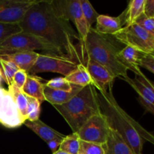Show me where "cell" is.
<instances>
[{
  "label": "cell",
  "mask_w": 154,
  "mask_h": 154,
  "mask_svg": "<svg viewBox=\"0 0 154 154\" xmlns=\"http://www.w3.org/2000/svg\"><path fill=\"white\" fill-rule=\"evenodd\" d=\"M22 31L35 35L52 45L60 56L82 64L81 43L70 22L54 13L50 1H36L19 23Z\"/></svg>",
  "instance_id": "6da1fadb"
},
{
  "label": "cell",
  "mask_w": 154,
  "mask_h": 154,
  "mask_svg": "<svg viewBox=\"0 0 154 154\" xmlns=\"http://www.w3.org/2000/svg\"><path fill=\"white\" fill-rule=\"evenodd\" d=\"M112 87L107 90H98L101 112L110 127L121 135L135 153L142 154L146 141L154 145V134L146 130L119 105L113 94Z\"/></svg>",
  "instance_id": "7a4b0ae2"
},
{
  "label": "cell",
  "mask_w": 154,
  "mask_h": 154,
  "mask_svg": "<svg viewBox=\"0 0 154 154\" xmlns=\"http://www.w3.org/2000/svg\"><path fill=\"white\" fill-rule=\"evenodd\" d=\"M119 43L113 35L101 34L92 27L87 35L84 50L87 57L105 66L115 78L122 79L128 76V70L118 60V53L122 49Z\"/></svg>",
  "instance_id": "3957f363"
},
{
  "label": "cell",
  "mask_w": 154,
  "mask_h": 154,
  "mask_svg": "<svg viewBox=\"0 0 154 154\" xmlns=\"http://www.w3.org/2000/svg\"><path fill=\"white\" fill-rule=\"evenodd\" d=\"M54 107L66 120L73 132H78L93 116L101 114L98 90L93 85L83 87L69 102Z\"/></svg>",
  "instance_id": "277c9868"
},
{
  "label": "cell",
  "mask_w": 154,
  "mask_h": 154,
  "mask_svg": "<svg viewBox=\"0 0 154 154\" xmlns=\"http://www.w3.org/2000/svg\"><path fill=\"white\" fill-rule=\"evenodd\" d=\"M54 13L60 17L72 22L76 28L81 43V53L82 57V65L87 59L85 47L90 28L83 14L80 0H64V1H50Z\"/></svg>",
  "instance_id": "5b68a950"
},
{
  "label": "cell",
  "mask_w": 154,
  "mask_h": 154,
  "mask_svg": "<svg viewBox=\"0 0 154 154\" xmlns=\"http://www.w3.org/2000/svg\"><path fill=\"white\" fill-rule=\"evenodd\" d=\"M35 51H43L46 53L58 54L56 48L45 39L23 31L12 35L0 44V52H35Z\"/></svg>",
  "instance_id": "8992f818"
},
{
  "label": "cell",
  "mask_w": 154,
  "mask_h": 154,
  "mask_svg": "<svg viewBox=\"0 0 154 154\" xmlns=\"http://www.w3.org/2000/svg\"><path fill=\"white\" fill-rule=\"evenodd\" d=\"M113 36L125 46L136 48L145 54L154 53V35L137 23L123 27Z\"/></svg>",
  "instance_id": "52a82bcc"
},
{
  "label": "cell",
  "mask_w": 154,
  "mask_h": 154,
  "mask_svg": "<svg viewBox=\"0 0 154 154\" xmlns=\"http://www.w3.org/2000/svg\"><path fill=\"white\" fill-rule=\"evenodd\" d=\"M78 63L67 57L52 53L38 54L37 60L29 72V75L54 72L68 76L78 68Z\"/></svg>",
  "instance_id": "ba28073f"
},
{
  "label": "cell",
  "mask_w": 154,
  "mask_h": 154,
  "mask_svg": "<svg viewBox=\"0 0 154 154\" xmlns=\"http://www.w3.org/2000/svg\"><path fill=\"white\" fill-rule=\"evenodd\" d=\"M109 129L106 118L101 112L89 119L77 133L81 141L105 145Z\"/></svg>",
  "instance_id": "9c48e42d"
},
{
  "label": "cell",
  "mask_w": 154,
  "mask_h": 154,
  "mask_svg": "<svg viewBox=\"0 0 154 154\" xmlns=\"http://www.w3.org/2000/svg\"><path fill=\"white\" fill-rule=\"evenodd\" d=\"M11 93L0 87V124L8 129L19 128L26 123Z\"/></svg>",
  "instance_id": "30bf717a"
},
{
  "label": "cell",
  "mask_w": 154,
  "mask_h": 154,
  "mask_svg": "<svg viewBox=\"0 0 154 154\" xmlns=\"http://www.w3.org/2000/svg\"><path fill=\"white\" fill-rule=\"evenodd\" d=\"M37 0H0V23L19 24Z\"/></svg>",
  "instance_id": "8fae6325"
},
{
  "label": "cell",
  "mask_w": 154,
  "mask_h": 154,
  "mask_svg": "<svg viewBox=\"0 0 154 154\" xmlns=\"http://www.w3.org/2000/svg\"><path fill=\"white\" fill-rule=\"evenodd\" d=\"M128 83L138 95V100L144 109L154 115V84L142 72L135 75L132 79L129 76L122 78Z\"/></svg>",
  "instance_id": "7c38bea8"
},
{
  "label": "cell",
  "mask_w": 154,
  "mask_h": 154,
  "mask_svg": "<svg viewBox=\"0 0 154 154\" xmlns=\"http://www.w3.org/2000/svg\"><path fill=\"white\" fill-rule=\"evenodd\" d=\"M84 66L88 70L97 90H107L113 87L115 78L105 66L88 57H87Z\"/></svg>",
  "instance_id": "4fadbf2b"
},
{
  "label": "cell",
  "mask_w": 154,
  "mask_h": 154,
  "mask_svg": "<svg viewBox=\"0 0 154 154\" xmlns=\"http://www.w3.org/2000/svg\"><path fill=\"white\" fill-rule=\"evenodd\" d=\"M0 56L14 63L19 69L26 71L29 74L37 60L38 53L33 51H12L0 52Z\"/></svg>",
  "instance_id": "5bb4252c"
},
{
  "label": "cell",
  "mask_w": 154,
  "mask_h": 154,
  "mask_svg": "<svg viewBox=\"0 0 154 154\" xmlns=\"http://www.w3.org/2000/svg\"><path fill=\"white\" fill-rule=\"evenodd\" d=\"M145 54L131 46H125L118 53V60L120 63L127 70L132 71L135 75L141 73L139 63L141 57Z\"/></svg>",
  "instance_id": "9a60e30c"
},
{
  "label": "cell",
  "mask_w": 154,
  "mask_h": 154,
  "mask_svg": "<svg viewBox=\"0 0 154 154\" xmlns=\"http://www.w3.org/2000/svg\"><path fill=\"white\" fill-rule=\"evenodd\" d=\"M105 147V154H135L121 135L111 127Z\"/></svg>",
  "instance_id": "2e32d148"
},
{
  "label": "cell",
  "mask_w": 154,
  "mask_h": 154,
  "mask_svg": "<svg viewBox=\"0 0 154 154\" xmlns=\"http://www.w3.org/2000/svg\"><path fill=\"white\" fill-rule=\"evenodd\" d=\"M96 23L95 29L101 34L108 35H114L124 26L120 15L118 17H111L99 14Z\"/></svg>",
  "instance_id": "e0dca14e"
},
{
  "label": "cell",
  "mask_w": 154,
  "mask_h": 154,
  "mask_svg": "<svg viewBox=\"0 0 154 154\" xmlns=\"http://www.w3.org/2000/svg\"><path fill=\"white\" fill-rule=\"evenodd\" d=\"M83 87L72 84V90L69 91L60 90H54L45 87L44 88V95L45 100L53 105H60L69 102L74 97Z\"/></svg>",
  "instance_id": "ac0fdd59"
},
{
  "label": "cell",
  "mask_w": 154,
  "mask_h": 154,
  "mask_svg": "<svg viewBox=\"0 0 154 154\" xmlns=\"http://www.w3.org/2000/svg\"><path fill=\"white\" fill-rule=\"evenodd\" d=\"M24 124L27 128L31 129L33 132L38 135L45 142L51 141L54 139H63L66 135L60 133L58 131L55 130L48 125L45 124L41 120H37L35 121H27Z\"/></svg>",
  "instance_id": "d6986e66"
},
{
  "label": "cell",
  "mask_w": 154,
  "mask_h": 154,
  "mask_svg": "<svg viewBox=\"0 0 154 154\" xmlns=\"http://www.w3.org/2000/svg\"><path fill=\"white\" fill-rule=\"evenodd\" d=\"M44 88L45 84L42 82V78L36 75H28L26 81L22 88V91L26 96L37 99L42 104L45 101Z\"/></svg>",
  "instance_id": "ffe728a7"
},
{
  "label": "cell",
  "mask_w": 154,
  "mask_h": 154,
  "mask_svg": "<svg viewBox=\"0 0 154 154\" xmlns=\"http://www.w3.org/2000/svg\"><path fill=\"white\" fill-rule=\"evenodd\" d=\"M144 4L145 0H132L129 2L126 10L120 14L124 26L135 23L140 16L144 14Z\"/></svg>",
  "instance_id": "44dd1931"
},
{
  "label": "cell",
  "mask_w": 154,
  "mask_h": 154,
  "mask_svg": "<svg viewBox=\"0 0 154 154\" xmlns=\"http://www.w3.org/2000/svg\"><path fill=\"white\" fill-rule=\"evenodd\" d=\"M65 78L71 84L78 86V87H85L89 85L94 86V82L86 66L82 64L78 65V68L75 70H74L72 73Z\"/></svg>",
  "instance_id": "7402d4cb"
},
{
  "label": "cell",
  "mask_w": 154,
  "mask_h": 154,
  "mask_svg": "<svg viewBox=\"0 0 154 154\" xmlns=\"http://www.w3.org/2000/svg\"><path fill=\"white\" fill-rule=\"evenodd\" d=\"M80 141L81 140L78 133L72 132L63 138L59 150L69 154H78L80 150Z\"/></svg>",
  "instance_id": "603a6c76"
},
{
  "label": "cell",
  "mask_w": 154,
  "mask_h": 154,
  "mask_svg": "<svg viewBox=\"0 0 154 154\" xmlns=\"http://www.w3.org/2000/svg\"><path fill=\"white\" fill-rule=\"evenodd\" d=\"M11 93L12 96H13L14 102L16 103L18 109L20 111L21 114L23 117L26 120V110H27V98L26 96L23 93L22 90L17 87L14 84H11L8 86V89Z\"/></svg>",
  "instance_id": "cb8c5ba5"
},
{
  "label": "cell",
  "mask_w": 154,
  "mask_h": 154,
  "mask_svg": "<svg viewBox=\"0 0 154 154\" xmlns=\"http://www.w3.org/2000/svg\"><path fill=\"white\" fill-rule=\"evenodd\" d=\"M0 70L2 74L3 81L10 86L12 84L15 73L19 70L17 66L10 60L0 56Z\"/></svg>",
  "instance_id": "d4e9b609"
},
{
  "label": "cell",
  "mask_w": 154,
  "mask_h": 154,
  "mask_svg": "<svg viewBox=\"0 0 154 154\" xmlns=\"http://www.w3.org/2000/svg\"><path fill=\"white\" fill-rule=\"evenodd\" d=\"M80 3H81V8L84 18H85L89 27L92 28V26L94 23L96 22V20L99 14L93 7L90 2L87 1V0H80Z\"/></svg>",
  "instance_id": "484cf974"
},
{
  "label": "cell",
  "mask_w": 154,
  "mask_h": 154,
  "mask_svg": "<svg viewBox=\"0 0 154 154\" xmlns=\"http://www.w3.org/2000/svg\"><path fill=\"white\" fill-rule=\"evenodd\" d=\"M27 121H35L38 120L41 113V105L42 104L34 98L27 96Z\"/></svg>",
  "instance_id": "4316f807"
},
{
  "label": "cell",
  "mask_w": 154,
  "mask_h": 154,
  "mask_svg": "<svg viewBox=\"0 0 154 154\" xmlns=\"http://www.w3.org/2000/svg\"><path fill=\"white\" fill-rule=\"evenodd\" d=\"M78 154H105V145L81 140Z\"/></svg>",
  "instance_id": "83f0119b"
},
{
  "label": "cell",
  "mask_w": 154,
  "mask_h": 154,
  "mask_svg": "<svg viewBox=\"0 0 154 154\" xmlns=\"http://www.w3.org/2000/svg\"><path fill=\"white\" fill-rule=\"evenodd\" d=\"M45 85V87L54 89V90H66V91H69L72 88V84H71L65 77L53 78V79L47 81Z\"/></svg>",
  "instance_id": "f1b7e54d"
},
{
  "label": "cell",
  "mask_w": 154,
  "mask_h": 154,
  "mask_svg": "<svg viewBox=\"0 0 154 154\" xmlns=\"http://www.w3.org/2000/svg\"><path fill=\"white\" fill-rule=\"evenodd\" d=\"M135 23L142 27L144 29L154 35V17H149L144 14L140 16Z\"/></svg>",
  "instance_id": "f546056e"
},
{
  "label": "cell",
  "mask_w": 154,
  "mask_h": 154,
  "mask_svg": "<svg viewBox=\"0 0 154 154\" xmlns=\"http://www.w3.org/2000/svg\"><path fill=\"white\" fill-rule=\"evenodd\" d=\"M28 75L29 74L27 73L26 71L22 70V69H19V70L15 73L14 76L12 84H14V85L16 86L17 87H18L19 89L22 90L24 84H25Z\"/></svg>",
  "instance_id": "4dcf8cb0"
},
{
  "label": "cell",
  "mask_w": 154,
  "mask_h": 154,
  "mask_svg": "<svg viewBox=\"0 0 154 154\" xmlns=\"http://www.w3.org/2000/svg\"><path fill=\"white\" fill-rule=\"evenodd\" d=\"M139 66L154 74V54H144L140 60Z\"/></svg>",
  "instance_id": "1f68e13d"
},
{
  "label": "cell",
  "mask_w": 154,
  "mask_h": 154,
  "mask_svg": "<svg viewBox=\"0 0 154 154\" xmlns=\"http://www.w3.org/2000/svg\"><path fill=\"white\" fill-rule=\"evenodd\" d=\"M144 14L149 17H154V0H145Z\"/></svg>",
  "instance_id": "d6a6232c"
},
{
  "label": "cell",
  "mask_w": 154,
  "mask_h": 154,
  "mask_svg": "<svg viewBox=\"0 0 154 154\" xmlns=\"http://www.w3.org/2000/svg\"><path fill=\"white\" fill-rule=\"evenodd\" d=\"M63 140V139H58V138H57V139L51 140V141L47 142V144H48V147L51 149L53 153L57 152V150L60 149V144H61V142Z\"/></svg>",
  "instance_id": "836d02e7"
},
{
  "label": "cell",
  "mask_w": 154,
  "mask_h": 154,
  "mask_svg": "<svg viewBox=\"0 0 154 154\" xmlns=\"http://www.w3.org/2000/svg\"><path fill=\"white\" fill-rule=\"evenodd\" d=\"M53 154H69L67 153H66V152L63 151V150H58L57 152H55V153H54Z\"/></svg>",
  "instance_id": "e575fe53"
},
{
  "label": "cell",
  "mask_w": 154,
  "mask_h": 154,
  "mask_svg": "<svg viewBox=\"0 0 154 154\" xmlns=\"http://www.w3.org/2000/svg\"><path fill=\"white\" fill-rule=\"evenodd\" d=\"M2 81H3L2 74L1 70H0V87H1V84H2Z\"/></svg>",
  "instance_id": "d590c367"
},
{
  "label": "cell",
  "mask_w": 154,
  "mask_h": 154,
  "mask_svg": "<svg viewBox=\"0 0 154 154\" xmlns=\"http://www.w3.org/2000/svg\"><path fill=\"white\" fill-rule=\"evenodd\" d=\"M153 54H154V53H153Z\"/></svg>",
  "instance_id": "8d00e7d4"
}]
</instances>
